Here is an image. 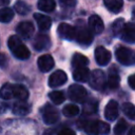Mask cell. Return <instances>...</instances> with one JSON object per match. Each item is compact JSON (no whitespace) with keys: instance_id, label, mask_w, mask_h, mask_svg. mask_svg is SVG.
<instances>
[{"instance_id":"24","label":"cell","mask_w":135,"mask_h":135,"mask_svg":"<svg viewBox=\"0 0 135 135\" xmlns=\"http://www.w3.org/2000/svg\"><path fill=\"white\" fill-rule=\"evenodd\" d=\"M37 7L42 12L51 13L55 9L56 2H55V0H38Z\"/></svg>"},{"instance_id":"38","label":"cell","mask_w":135,"mask_h":135,"mask_svg":"<svg viewBox=\"0 0 135 135\" xmlns=\"http://www.w3.org/2000/svg\"><path fill=\"white\" fill-rule=\"evenodd\" d=\"M128 83H129L130 88H132L133 90H135V74L131 75V76L128 78Z\"/></svg>"},{"instance_id":"26","label":"cell","mask_w":135,"mask_h":135,"mask_svg":"<svg viewBox=\"0 0 135 135\" xmlns=\"http://www.w3.org/2000/svg\"><path fill=\"white\" fill-rule=\"evenodd\" d=\"M14 17V12L9 7H3L0 8V22L7 23L9 22Z\"/></svg>"},{"instance_id":"19","label":"cell","mask_w":135,"mask_h":135,"mask_svg":"<svg viewBox=\"0 0 135 135\" xmlns=\"http://www.w3.org/2000/svg\"><path fill=\"white\" fill-rule=\"evenodd\" d=\"M34 18H35V20L37 22V25H38L40 31H49L51 28L52 20L49 16L36 13V14H34Z\"/></svg>"},{"instance_id":"37","label":"cell","mask_w":135,"mask_h":135,"mask_svg":"<svg viewBox=\"0 0 135 135\" xmlns=\"http://www.w3.org/2000/svg\"><path fill=\"white\" fill-rule=\"evenodd\" d=\"M7 110H8V104L3 101H0V115L4 114Z\"/></svg>"},{"instance_id":"12","label":"cell","mask_w":135,"mask_h":135,"mask_svg":"<svg viewBox=\"0 0 135 135\" xmlns=\"http://www.w3.org/2000/svg\"><path fill=\"white\" fill-rule=\"evenodd\" d=\"M58 35L65 40H75V27L68 23H60L57 28Z\"/></svg>"},{"instance_id":"8","label":"cell","mask_w":135,"mask_h":135,"mask_svg":"<svg viewBox=\"0 0 135 135\" xmlns=\"http://www.w3.org/2000/svg\"><path fill=\"white\" fill-rule=\"evenodd\" d=\"M34 24L30 21H22L17 25L16 32L19 36H21L24 39H30L34 35Z\"/></svg>"},{"instance_id":"17","label":"cell","mask_w":135,"mask_h":135,"mask_svg":"<svg viewBox=\"0 0 135 135\" xmlns=\"http://www.w3.org/2000/svg\"><path fill=\"white\" fill-rule=\"evenodd\" d=\"M119 82H120V77H119L118 71L116 66H112L109 71V76L107 79V86L110 90H116L119 86Z\"/></svg>"},{"instance_id":"28","label":"cell","mask_w":135,"mask_h":135,"mask_svg":"<svg viewBox=\"0 0 135 135\" xmlns=\"http://www.w3.org/2000/svg\"><path fill=\"white\" fill-rule=\"evenodd\" d=\"M49 97L50 99L55 103V104H60L64 101L65 99V96H64V93L62 91H52L50 94H49Z\"/></svg>"},{"instance_id":"14","label":"cell","mask_w":135,"mask_h":135,"mask_svg":"<svg viewBox=\"0 0 135 135\" xmlns=\"http://www.w3.org/2000/svg\"><path fill=\"white\" fill-rule=\"evenodd\" d=\"M37 64H38V68L41 72L43 73H46L49 71H51L54 65H55V62H54V59L51 55L49 54H45V55H42L38 58V61H37Z\"/></svg>"},{"instance_id":"9","label":"cell","mask_w":135,"mask_h":135,"mask_svg":"<svg viewBox=\"0 0 135 135\" xmlns=\"http://www.w3.org/2000/svg\"><path fill=\"white\" fill-rule=\"evenodd\" d=\"M95 59L100 66H104L111 60V53L103 46H97L95 49Z\"/></svg>"},{"instance_id":"39","label":"cell","mask_w":135,"mask_h":135,"mask_svg":"<svg viewBox=\"0 0 135 135\" xmlns=\"http://www.w3.org/2000/svg\"><path fill=\"white\" fill-rule=\"evenodd\" d=\"M129 135H135V126L131 128V130L129 131Z\"/></svg>"},{"instance_id":"32","label":"cell","mask_w":135,"mask_h":135,"mask_svg":"<svg viewBox=\"0 0 135 135\" xmlns=\"http://www.w3.org/2000/svg\"><path fill=\"white\" fill-rule=\"evenodd\" d=\"M123 25H124V20L122 18H119L117 20H115L112 24V33L114 36H117L121 33L122 28H123Z\"/></svg>"},{"instance_id":"3","label":"cell","mask_w":135,"mask_h":135,"mask_svg":"<svg viewBox=\"0 0 135 135\" xmlns=\"http://www.w3.org/2000/svg\"><path fill=\"white\" fill-rule=\"evenodd\" d=\"M75 40L81 46H89L93 41V33L90 27L81 24L75 27Z\"/></svg>"},{"instance_id":"27","label":"cell","mask_w":135,"mask_h":135,"mask_svg":"<svg viewBox=\"0 0 135 135\" xmlns=\"http://www.w3.org/2000/svg\"><path fill=\"white\" fill-rule=\"evenodd\" d=\"M14 8H15V11H16L18 14H20V15H26V14H28L30 11H31V6H30L26 2L21 1V0H19V1H17V2L15 3Z\"/></svg>"},{"instance_id":"31","label":"cell","mask_w":135,"mask_h":135,"mask_svg":"<svg viewBox=\"0 0 135 135\" xmlns=\"http://www.w3.org/2000/svg\"><path fill=\"white\" fill-rule=\"evenodd\" d=\"M62 113L64 116L66 117H74L76 115H78L79 113V108L76 104H66L63 109H62Z\"/></svg>"},{"instance_id":"2","label":"cell","mask_w":135,"mask_h":135,"mask_svg":"<svg viewBox=\"0 0 135 135\" xmlns=\"http://www.w3.org/2000/svg\"><path fill=\"white\" fill-rule=\"evenodd\" d=\"M82 129L88 134H108L110 132V126L100 120L83 121Z\"/></svg>"},{"instance_id":"29","label":"cell","mask_w":135,"mask_h":135,"mask_svg":"<svg viewBox=\"0 0 135 135\" xmlns=\"http://www.w3.org/2000/svg\"><path fill=\"white\" fill-rule=\"evenodd\" d=\"M122 112L128 118L135 120V105L134 104L130 102H124L122 104Z\"/></svg>"},{"instance_id":"34","label":"cell","mask_w":135,"mask_h":135,"mask_svg":"<svg viewBox=\"0 0 135 135\" xmlns=\"http://www.w3.org/2000/svg\"><path fill=\"white\" fill-rule=\"evenodd\" d=\"M7 63H8L7 57H6L3 53H0V68H1L2 70H4V69L7 66Z\"/></svg>"},{"instance_id":"41","label":"cell","mask_w":135,"mask_h":135,"mask_svg":"<svg viewBox=\"0 0 135 135\" xmlns=\"http://www.w3.org/2000/svg\"><path fill=\"white\" fill-rule=\"evenodd\" d=\"M133 16L135 17V8H134V11H133Z\"/></svg>"},{"instance_id":"6","label":"cell","mask_w":135,"mask_h":135,"mask_svg":"<svg viewBox=\"0 0 135 135\" xmlns=\"http://www.w3.org/2000/svg\"><path fill=\"white\" fill-rule=\"evenodd\" d=\"M41 116L46 124H54L59 120V113L56 110L55 107H53L50 103H45L41 108Z\"/></svg>"},{"instance_id":"1","label":"cell","mask_w":135,"mask_h":135,"mask_svg":"<svg viewBox=\"0 0 135 135\" xmlns=\"http://www.w3.org/2000/svg\"><path fill=\"white\" fill-rule=\"evenodd\" d=\"M7 45L16 58L20 60H25L30 58L31 53L28 49L21 42V40L17 36H11L7 40Z\"/></svg>"},{"instance_id":"10","label":"cell","mask_w":135,"mask_h":135,"mask_svg":"<svg viewBox=\"0 0 135 135\" xmlns=\"http://www.w3.org/2000/svg\"><path fill=\"white\" fill-rule=\"evenodd\" d=\"M66 80H68L66 74L61 70H57L50 76L49 85L51 88H57V86H60V85L64 84L66 82Z\"/></svg>"},{"instance_id":"4","label":"cell","mask_w":135,"mask_h":135,"mask_svg":"<svg viewBox=\"0 0 135 135\" xmlns=\"http://www.w3.org/2000/svg\"><path fill=\"white\" fill-rule=\"evenodd\" d=\"M89 83L94 90L103 91L105 89V85H107L105 74L101 70H94L92 73H90Z\"/></svg>"},{"instance_id":"5","label":"cell","mask_w":135,"mask_h":135,"mask_svg":"<svg viewBox=\"0 0 135 135\" xmlns=\"http://www.w3.org/2000/svg\"><path fill=\"white\" fill-rule=\"evenodd\" d=\"M116 59L123 65H131L135 63V53L126 46H119L115 51Z\"/></svg>"},{"instance_id":"20","label":"cell","mask_w":135,"mask_h":135,"mask_svg":"<svg viewBox=\"0 0 135 135\" xmlns=\"http://www.w3.org/2000/svg\"><path fill=\"white\" fill-rule=\"evenodd\" d=\"M90 77V71L86 66H81V68H76L73 71V78L75 81L78 82H85L89 80Z\"/></svg>"},{"instance_id":"11","label":"cell","mask_w":135,"mask_h":135,"mask_svg":"<svg viewBox=\"0 0 135 135\" xmlns=\"http://www.w3.org/2000/svg\"><path fill=\"white\" fill-rule=\"evenodd\" d=\"M33 46L37 52L46 51L51 46V39L45 34H39L36 36L35 41L33 43Z\"/></svg>"},{"instance_id":"21","label":"cell","mask_w":135,"mask_h":135,"mask_svg":"<svg viewBox=\"0 0 135 135\" xmlns=\"http://www.w3.org/2000/svg\"><path fill=\"white\" fill-rule=\"evenodd\" d=\"M28 97V91L22 84H13V98L17 100H26Z\"/></svg>"},{"instance_id":"7","label":"cell","mask_w":135,"mask_h":135,"mask_svg":"<svg viewBox=\"0 0 135 135\" xmlns=\"http://www.w3.org/2000/svg\"><path fill=\"white\" fill-rule=\"evenodd\" d=\"M69 98L72 101L82 103L88 98V92L80 84H72L69 88Z\"/></svg>"},{"instance_id":"40","label":"cell","mask_w":135,"mask_h":135,"mask_svg":"<svg viewBox=\"0 0 135 135\" xmlns=\"http://www.w3.org/2000/svg\"><path fill=\"white\" fill-rule=\"evenodd\" d=\"M11 0H0V5H6L9 3Z\"/></svg>"},{"instance_id":"25","label":"cell","mask_w":135,"mask_h":135,"mask_svg":"<svg viewBox=\"0 0 135 135\" xmlns=\"http://www.w3.org/2000/svg\"><path fill=\"white\" fill-rule=\"evenodd\" d=\"M0 98L3 100H8L13 98V84L5 83L0 89Z\"/></svg>"},{"instance_id":"13","label":"cell","mask_w":135,"mask_h":135,"mask_svg":"<svg viewBox=\"0 0 135 135\" xmlns=\"http://www.w3.org/2000/svg\"><path fill=\"white\" fill-rule=\"evenodd\" d=\"M120 38L128 43L135 42V24L134 23H126L120 33Z\"/></svg>"},{"instance_id":"33","label":"cell","mask_w":135,"mask_h":135,"mask_svg":"<svg viewBox=\"0 0 135 135\" xmlns=\"http://www.w3.org/2000/svg\"><path fill=\"white\" fill-rule=\"evenodd\" d=\"M128 129V123L124 119H119L118 122L116 123L115 128H114V133L116 135H120V134H123Z\"/></svg>"},{"instance_id":"22","label":"cell","mask_w":135,"mask_h":135,"mask_svg":"<svg viewBox=\"0 0 135 135\" xmlns=\"http://www.w3.org/2000/svg\"><path fill=\"white\" fill-rule=\"evenodd\" d=\"M103 3L105 7L114 14L119 13L123 6V0H103Z\"/></svg>"},{"instance_id":"16","label":"cell","mask_w":135,"mask_h":135,"mask_svg":"<svg viewBox=\"0 0 135 135\" xmlns=\"http://www.w3.org/2000/svg\"><path fill=\"white\" fill-rule=\"evenodd\" d=\"M89 27L93 34L99 35L102 33V31L104 28L103 21L101 20V18L98 15H92L89 18Z\"/></svg>"},{"instance_id":"36","label":"cell","mask_w":135,"mask_h":135,"mask_svg":"<svg viewBox=\"0 0 135 135\" xmlns=\"http://www.w3.org/2000/svg\"><path fill=\"white\" fill-rule=\"evenodd\" d=\"M58 134H59V135H74L75 132H74L73 130L69 129V128H63L62 130L58 131Z\"/></svg>"},{"instance_id":"15","label":"cell","mask_w":135,"mask_h":135,"mask_svg":"<svg viewBox=\"0 0 135 135\" xmlns=\"http://www.w3.org/2000/svg\"><path fill=\"white\" fill-rule=\"evenodd\" d=\"M118 113H119V107H118L117 101L110 100L108 102V104L105 105V108H104V117L108 120L113 121L117 118Z\"/></svg>"},{"instance_id":"35","label":"cell","mask_w":135,"mask_h":135,"mask_svg":"<svg viewBox=\"0 0 135 135\" xmlns=\"http://www.w3.org/2000/svg\"><path fill=\"white\" fill-rule=\"evenodd\" d=\"M59 2L66 7H74L77 3V0H59Z\"/></svg>"},{"instance_id":"30","label":"cell","mask_w":135,"mask_h":135,"mask_svg":"<svg viewBox=\"0 0 135 135\" xmlns=\"http://www.w3.org/2000/svg\"><path fill=\"white\" fill-rule=\"evenodd\" d=\"M98 108V102L95 99H91V100H85L84 101V105H83V111L86 114H92V113H96Z\"/></svg>"},{"instance_id":"23","label":"cell","mask_w":135,"mask_h":135,"mask_svg":"<svg viewBox=\"0 0 135 135\" xmlns=\"http://www.w3.org/2000/svg\"><path fill=\"white\" fill-rule=\"evenodd\" d=\"M89 64V59L82 55V54H79V53H76L73 55V58H72V66L74 69L76 68H81V66H86Z\"/></svg>"},{"instance_id":"18","label":"cell","mask_w":135,"mask_h":135,"mask_svg":"<svg viewBox=\"0 0 135 135\" xmlns=\"http://www.w3.org/2000/svg\"><path fill=\"white\" fill-rule=\"evenodd\" d=\"M32 110V107L30 103H27L25 100H19L17 102L14 103L13 108H12V111L15 115H18V116H24V115H27Z\"/></svg>"}]
</instances>
